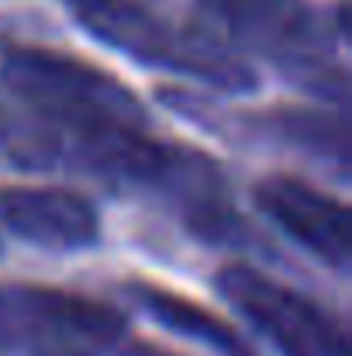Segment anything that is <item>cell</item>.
Segmentation results:
<instances>
[{
    "mask_svg": "<svg viewBox=\"0 0 352 356\" xmlns=\"http://www.w3.org/2000/svg\"><path fill=\"white\" fill-rule=\"evenodd\" d=\"M121 353L124 356H180V353H169V350H159V346H152V343H142V339H121Z\"/></svg>",
    "mask_w": 352,
    "mask_h": 356,
    "instance_id": "obj_9",
    "label": "cell"
},
{
    "mask_svg": "<svg viewBox=\"0 0 352 356\" xmlns=\"http://www.w3.org/2000/svg\"><path fill=\"white\" fill-rule=\"evenodd\" d=\"M14 346H21L24 356H111V350H104V346H94V343L52 332V329H38V325L21 329Z\"/></svg>",
    "mask_w": 352,
    "mask_h": 356,
    "instance_id": "obj_8",
    "label": "cell"
},
{
    "mask_svg": "<svg viewBox=\"0 0 352 356\" xmlns=\"http://www.w3.org/2000/svg\"><path fill=\"white\" fill-rule=\"evenodd\" d=\"M215 284L218 294L262 339H269L280 356H349L346 329L311 298L269 273L249 263H228L218 270Z\"/></svg>",
    "mask_w": 352,
    "mask_h": 356,
    "instance_id": "obj_4",
    "label": "cell"
},
{
    "mask_svg": "<svg viewBox=\"0 0 352 356\" xmlns=\"http://www.w3.org/2000/svg\"><path fill=\"white\" fill-rule=\"evenodd\" d=\"M73 17L104 45L135 63L190 76L221 94H252L255 70L204 17H190L176 0H66Z\"/></svg>",
    "mask_w": 352,
    "mask_h": 356,
    "instance_id": "obj_1",
    "label": "cell"
},
{
    "mask_svg": "<svg viewBox=\"0 0 352 356\" xmlns=\"http://www.w3.org/2000/svg\"><path fill=\"white\" fill-rule=\"evenodd\" d=\"M255 204L283 236L304 245L315 259H321L335 273L349 270V208L339 197L318 191L308 180L280 173V177H269L255 187Z\"/></svg>",
    "mask_w": 352,
    "mask_h": 356,
    "instance_id": "obj_5",
    "label": "cell"
},
{
    "mask_svg": "<svg viewBox=\"0 0 352 356\" xmlns=\"http://www.w3.org/2000/svg\"><path fill=\"white\" fill-rule=\"evenodd\" d=\"M0 80L45 128H56L59 149L111 128L149 124L135 90L66 52L14 45L0 56Z\"/></svg>",
    "mask_w": 352,
    "mask_h": 356,
    "instance_id": "obj_2",
    "label": "cell"
},
{
    "mask_svg": "<svg viewBox=\"0 0 352 356\" xmlns=\"http://www.w3.org/2000/svg\"><path fill=\"white\" fill-rule=\"evenodd\" d=\"M0 225L17 238L73 252L101 242V215L90 197L69 187L49 184H7L0 187Z\"/></svg>",
    "mask_w": 352,
    "mask_h": 356,
    "instance_id": "obj_6",
    "label": "cell"
},
{
    "mask_svg": "<svg viewBox=\"0 0 352 356\" xmlns=\"http://www.w3.org/2000/svg\"><path fill=\"white\" fill-rule=\"evenodd\" d=\"M135 301L159 325H166L169 332H176L183 339H194L201 346H211L215 353H221V356H255L249 350V343L235 332L228 322H221L218 315H211L197 301H187V298L173 294V291H162V287H135Z\"/></svg>",
    "mask_w": 352,
    "mask_h": 356,
    "instance_id": "obj_7",
    "label": "cell"
},
{
    "mask_svg": "<svg viewBox=\"0 0 352 356\" xmlns=\"http://www.w3.org/2000/svg\"><path fill=\"white\" fill-rule=\"evenodd\" d=\"M201 7L232 45L266 56L280 73L335 104L346 101V66L335 59L328 21L308 0H201Z\"/></svg>",
    "mask_w": 352,
    "mask_h": 356,
    "instance_id": "obj_3",
    "label": "cell"
}]
</instances>
